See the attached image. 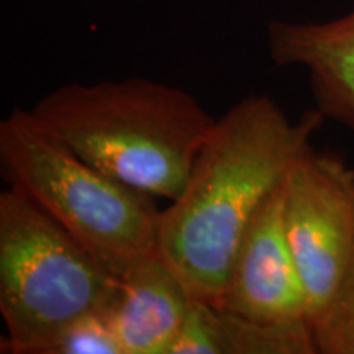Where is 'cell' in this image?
Returning <instances> with one entry per match:
<instances>
[{"label":"cell","instance_id":"9","mask_svg":"<svg viewBox=\"0 0 354 354\" xmlns=\"http://www.w3.org/2000/svg\"><path fill=\"white\" fill-rule=\"evenodd\" d=\"M310 322H259L192 299L171 354H317Z\"/></svg>","mask_w":354,"mask_h":354},{"label":"cell","instance_id":"3","mask_svg":"<svg viewBox=\"0 0 354 354\" xmlns=\"http://www.w3.org/2000/svg\"><path fill=\"white\" fill-rule=\"evenodd\" d=\"M0 169L20 190L120 276L158 248L154 196L109 176L15 109L0 122Z\"/></svg>","mask_w":354,"mask_h":354},{"label":"cell","instance_id":"2","mask_svg":"<svg viewBox=\"0 0 354 354\" xmlns=\"http://www.w3.org/2000/svg\"><path fill=\"white\" fill-rule=\"evenodd\" d=\"M30 113L88 165L169 202L215 125L187 91L143 77L64 84Z\"/></svg>","mask_w":354,"mask_h":354},{"label":"cell","instance_id":"1","mask_svg":"<svg viewBox=\"0 0 354 354\" xmlns=\"http://www.w3.org/2000/svg\"><path fill=\"white\" fill-rule=\"evenodd\" d=\"M323 120L313 109L292 122L269 95L245 97L215 120L184 190L158 220V251L192 297L218 302L248 225Z\"/></svg>","mask_w":354,"mask_h":354},{"label":"cell","instance_id":"10","mask_svg":"<svg viewBox=\"0 0 354 354\" xmlns=\"http://www.w3.org/2000/svg\"><path fill=\"white\" fill-rule=\"evenodd\" d=\"M318 353L354 354V256L333 299L313 323Z\"/></svg>","mask_w":354,"mask_h":354},{"label":"cell","instance_id":"6","mask_svg":"<svg viewBox=\"0 0 354 354\" xmlns=\"http://www.w3.org/2000/svg\"><path fill=\"white\" fill-rule=\"evenodd\" d=\"M215 305L259 322H310L307 294L286 234L284 183L248 225Z\"/></svg>","mask_w":354,"mask_h":354},{"label":"cell","instance_id":"4","mask_svg":"<svg viewBox=\"0 0 354 354\" xmlns=\"http://www.w3.org/2000/svg\"><path fill=\"white\" fill-rule=\"evenodd\" d=\"M118 277L20 190L0 194V313L10 354H41L113 300Z\"/></svg>","mask_w":354,"mask_h":354},{"label":"cell","instance_id":"7","mask_svg":"<svg viewBox=\"0 0 354 354\" xmlns=\"http://www.w3.org/2000/svg\"><path fill=\"white\" fill-rule=\"evenodd\" d=\"M268 50L277 66L308 74L315 109L325 120L354 130V10L328 21L272 20Z\"/></svg>","mask_w":354,"mask_h":354},{"label":"cell","instance_id":"8","mask_svg":"<svg viewBox=\"0 0 354 354\" xmlns=\"http://www.w3.org/2000/svg\"><path fill=\"white\" fill-rule=\"evenodd\" d=\"M118 277L105 310L123 354H171L192 295L158 248Z\"/></svg>","mask_w":354,"mask_h":354},{"label":"cell","instance_id":"11","mask_svg":"<svg viewBox=\"0 0 354 354\" xmlns=\"http://www.w3.org/2000/svg\"><path fill=\"white\" fill-rule=\"evenodd\" d=\"M41 354H123V349L107 315L94 312L61 330Z\"/></svg>","mask_w":354,"mask_h":354},{"label":"cell","instance_id":"5","mask_svg":"<svg viewBox=\"0 0 354 354\" xmlns=\"http://www.w3.org/2000/svg\"><path fill=\"white\" fill-rule=\"evenodd\" d=\"M284 227L315 323L354 256V169L310 146L284 179Z\"/></svg>","mask_w":354,"mask_h":354}]
</instances>
